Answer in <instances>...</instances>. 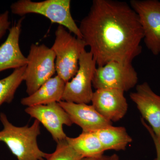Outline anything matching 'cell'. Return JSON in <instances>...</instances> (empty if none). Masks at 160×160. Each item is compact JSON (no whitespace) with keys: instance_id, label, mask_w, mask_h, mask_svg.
I'll use <instances>...</instances> for the list:
<instances>
[{"instance_id":"obj_1","label":"cell","mask_w":160,"mask_h":160,"mask_svg":"<svg viewBox=\"0 0 160 160\" xmlns=\"http://www.w3.org/2000/svg\"><path fill=\"white\" fill-rule=\"evenodd\" d=\"M79 28L98 67L112 61L132 63L142 53V28L126 2L94 0Z\"/></svg>"},{"instance_id":"obj_2","label":"cell","mask_w":160,"mask_h":160,"mask_svg":"<svg viewBox=\"0 0 160 160\" xmlns=\"http://www.w3.org/2000/svg\"><path fill=\"white\" fill-rule=\"evenodd\" d=\"M3 129L0 131V142L6 144L18 160H45L49 153L40 149L38 137L41 133L40 123L35 120L31 126H16L3 112L0 113Z\"/></svg>"},{"instance_id":"obj_3","label":"cell","mask_w":160,"mask_h":160,"mask_svg":"<svg viewBox=\"0 0 160 160\" xmlns=\"http://www.w3.org/2000/svg\"><path fill=\"white\" fill-rule=\"evenodd\" d=\"M70 0H46L33 2L19 0L12 4L11 12L20 16L29 13L42 15L52 23L65 27L76 37L82 39L79 28L76 24L70 11Z\"/></svg>"},{"instance_id":"obj_4","label":"cell","mask_w":160,"mask_h":160,"mask_svg":"<svg viewBox=\"0 0 160 160\" xmlns=\"http://www.w3.org/2000/svg\"><path fill=\"white\" fill-rule=\"evenodd\" d=\"M55 35L51 49L56 55V71L66 83L76 74L80 56L86 46L82 39L72 35L61 25L56 30Z\"/></svg>"},{"instance_id":"obj_5","label":"cell","mask_w":160,"mask_h":160,"mask_svg":"<svg viewBox=\"0 0 160 160\" xmlns=\"http://www.w3.org/2000/svg\"><path fill=\"white\" fill-rule=\"evenodd\" d=\"M24 76L28 96L52 78L55 73L56 55L51 48L44 44L30 46Z\"/></svg>"},{"instance_id":"obj_6","label":"cell","mask_w":160,"mask_h":160,"mask_svg":"<svg viewBox=\"0 0 160 160\" xmlns=\"http://www.w3.org/2000/svg\"><path fill=\"white\" fill-rule=\"evenodd\" d=\"M97 64L91 52L83 51L79 60V68L72 79L66 83L62 101L89 104L93 91L92 81Z\"/></svg>"},{"instance_id":"obj_7","label":"cell","mask_w":160,"mask_h":160,"mask_svg":"<svg viewBox=\"0 0 160 160\" xmlns=\"http://www.w3.org/2000/svg\"><path fill=\"white\" fill-rule=\"evenodd\" d=\"M138 79L137 72L132 63L112 61L96 69L92 85L96 89L111 88L125 92L134 88Z\"/></svg>"},{"instance_id":"obj_8","label":"cell","mask_w":160,"mask_h":160,"mask_svg":"<svg viewBox=\"0 0 160 160\" xmlns=\"http://www.w3.org/2000/svg\"><path fill=\"white\" fill-rule=\"evenodd\" d=\"M129 5L138 17L145 45L152 54L158 55L160 53V1L132 0Z\"/></svg>"},{"instance_id":"obj_9","label":"cell","mask_w":160,"mask_h":160,"mask_svg":"<svg viewBox=\"0 0 160 160\" xmlns=\"http://www.w3.org/2000/svg\"><path fill=\"white\" fill-rule=\"evenodd\" d=\"M25 112L42 123L57 143L67 138L63 130V126H70L73 124L58 102L27 107Z\"/></svg>"},{"instance_id":"obj_10","label":"cell","mask_w":160,"mask_h":160,"mask_svg":"<svg viewBox=\"0 0 160 160\" xmlns=\"http://www.w3.org/2000/svg\"><path fill=\"white\" fill-rule=\"evenodd\" d=\"M91 102L97 111L112 122L122 119L128 110V104L124 92L119 89H96L93 92Z\"/></svg>"},{"instance_id":"obj_11","label":"cell","mask_w":160,"mask_h":160,"mask_svg":"<svg viewBox=\"0 0 160 160\" xmlns=\"http://www.w3.org/2000/svg\"><path fill=\"white\" fill-rule=\"evenodd\" d=\"M130 98L160 142V96L145 82L136 86V91L130 93Z\"/></svg>"},{"instance_id":"obj_12","label":"cell","mask_w":160,"mask_h":160,"mask_svg":"<svg viewBox=\"0 0 160 160\" xmlns=\"http://www.w3.org/2000/svg\"><path fill=\"white\" fill-rule=\"evenodd\" d=\"M59 104L66 111L73 124L83 132H92L112 125V122L100 114L92 105L61 101Z\"/></svg>"},{"instance_id":"obj_13","label":"cell","mask_w":160,"mask_h":160,"mask_svg":"<svg viewBox=\"0 0 160 160\" xmlns=\"http://www.w3.org/2000/svg\"><path fill=\"white\" fill-rule=\"evenodd\" d=\"M24 18H21L9 29L7 39L0 46V72L7 69H18L27 65V57L23 54L19 46Z\"/></svg>"},{"instance_id":"obj_14","label":"cell","mask_w":160,"mask_h":160,"mask_svg":"<svg viewBox=\"0 0 160 160\" xmlns=\"http://www.w3.org/2000/svg\"><path fill=\"white\" fill-rule=\"evenodd\" d=\"M66 83L58 76L51 78L34 93L23 98L21 103L30 107L59 102L62 101Z\"/></svg>"},{"instance_id":"obj_15","label":"cell","mask_w":160,"mask_h":160,"mask_svg":"<svg viewBox=\"0 0 160 160\" xmlns=\"http://www.w3.org/2000/svg\"><path fill=\"white\" fill-rule=\"evenodd\" d=\"M105 151L113 150H124L132 142L125 127L113 126L104 127L95 131Z\"/></svg>"},{"instance_id":"obj_16","label":"cell","mask_w":160,"mask_h":160,"mask_svg":"<svg viewBox=\"0 0 160 160\" xmlns=\"http://www.w3.org/2000/svg\"><path fill=\"white\" fill-rule=\"evenodd\" d=\"M66 140L83 158L98 157L104 155L105 152L94 132H82L77 137H67Z\"/></svg>"},{"instance_id":"obj_17","label":"cell","mask_w":160,"mask_h":160,"mask_svg":"<svg viewBox=\"0 0 160 160\" xmlns=\"http://www.w3.org/2000/svg\"><path fill=\"white\" fill-rule=\"evenodd\" d=\"M26 66L14 69L11 74L0 80V107L4 103H11L15 94L24 81Z\"/></svg>"},{"instance_id":"obj_18","label":"cell","mask_w":160,"mask_h":160,"mask_svg":"<svg viewBox=\"0 0 160 160\" xmlns=\"http://www.w3.org/2000/svg\"><path fill=\"white\" fill-rule=\"evenodd\" d=\"M82 158L68 144L66 139L57 143L55 150L49 153L46 160H80Z\"/></svg>"},{"instance_id":"obj_19","label":"cell","mask_w":160,"mask_h":160,"mask_svg":"<svg viewBox=\"0 0 160 160\" xmlns=\"http://www.w3.org/2000/svg\"><path fill=\"white\" fill-rule=\"evenodd\" d=\"M10 22L9 21V12L6 11L0 13V39L10 29Z\"/></svg>"},{"instance_id":"obj_20","label":"cell","mask_w":160,"mask_h":160,"mask_svg":"<svg viewBox=\"0 0 160 160\" xmlns=\"http://www.w3.org/2000/svg\"><path fill=\"white\" fill-rule=\"evenodd\" d=\"M157 151V157L154 160H160V142L156 137L152 136Z\"/></svg>"},{"instance_id":"obj_21","label":"cell","mask_w":160,"mask_h":160,"mask_svg":"<svg viewBox=\"0 0 160 160\" xmlns=\"http://www.w3.org/2000/svg\"><path fill=\"white\" fill-rule=\"evenodd\" d=\"M108 157L103 155L98 157H83L80 160H107Z\"/></svg>"},{"instance_id":"obj_22","label":"cell","mask_w":160,"mask_h":160,"mask_svg":"<svg viewBox=\"0 0 160 160\" xmlns=\"http://www.w3.org/2000/svg\"><path fill=\"white\" fill-rule=\"evenodd\" d=\"M107 160H120V159L117 155L114 154L111 155V156L108 157Z\"/></svg>"}]
</instances>
